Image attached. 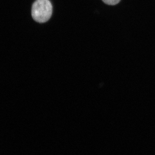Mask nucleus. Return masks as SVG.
I'll list each match as a JSON object with an SVG mask.
<instances>
[{
    "label": "nucleus",
    "mask_w": 155,
    "mask_h": 155,
    "mask_svg": "<svg viewBox=\"0 0 155 155\" xmlns=\"http://www.w3.org/2000/svg\"><path fill=\"white\" fill-rule=\"evenodd\" d=\"M52 10V5L49 0H36L32 5L31 15L36 22L42 23L50 19Z\"/></svg>",
    "instance_id": "f257e3e1"
},
{
    "label": "nucleus",
    "mask_w": 155,
    "mask_h": 155,
    "mask_svg": "<svg viewBox=\"0 0 155 155\" xmlns=\"http://www.w3.org/2000/svg\"><path fill=\"white\" fill-rule=\"evenodd\" d=\"M104 3L108 5H115L118 4L120 0H102Z\"/></svg>",
    "instance_id": "f03ea898"
}]
</instances>
